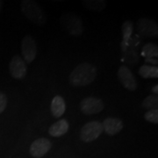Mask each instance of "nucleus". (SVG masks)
<instances>
[{"label": "nucleus", "mask_w": 158, "mask_h": 158, "mask_svg": "<svg viewBox=\"0 0 158 158\" xmlns=\"http://www.w3.org/2000/svg\"><path fill=\"white\" fill-rule=\"evenodd\" d=\"M117 75H118L120 83L124 86V88L130 91H135L136 90L137 88L136 79L128 67L127 66L119 67Z\"/></svg>", "instance_id": "10"}, {"label": "nucleus", "mask_w": 158, "mask_h": 158, "mask_svg": "<svg viewBox=\"0 0 158 158\" xmlns=\"http://www.w3.org/2000/svg\"><path fill=\"white\" fill-rule=\"evenodd\" d=\"M136 25L140 34L147 38H155L158 35L157 22L152 19L141 18Z\"/></svg>", "instance_id": "8"}, {"label": "nucleus", "mask_w": 158, "mask_h": 158, "mask_svg": "<svg viewBox=\"0 0 158 158\" xmlns=\"http://www.w3.org/2000/svg\"><path fill=\"white\" fill-rule=\"evenodd\" d=\"M7 102H8L7 96H6L4 92L0 91V114L6 109Z\"/></svg>", "instance_id": "20"}, {"label": "nucleus", "mask_w": 158, "mask_h": 158, "mask_svg": "<svg viewBox=\"0 0 158 158\" xmlns=\"http://www.w3.org/2000/svg\"><path fill=\"white\" fill-rule=\"evenodd\" d=\"M144 118L152 123V124H157L158 123V109L149 110L147 111L144 114Z\"/></svg>", "instance_id": "19"}, {"label": "nucleus", "mask_w": 158, "mask_h": 158, "mask_svg": "<svg viewBox=\"0 0 158 158\" xmlns=\"http://www.w3.org/2000/svg\"><path fill=\"white\" fill-rule=\"evenodd\" d=\"M98 69L91 63L82 62L69 74V83L75 87H84L91 84L97 77Z\"/></svg>", "instance_id": "1"}, {"label": "nucleus", "mask_w": 158, "mask_h": 158, "mask_svg": "<svg viewBox=\"0 0 158 158\" xmlns=\"http://www.w3.org/2000/svg\"><path fill=\"white\" fill-rule=\"evenodd\" d=\"M121 30H122V36H123V40L121 42L127 43L131 39V36L134 32V24L131 20H127L122 24Z\"/></svg>", "instance_id": "18"}, {"label": "nucleus", "mask_w": 158, "mask_h": 158, "mask_svg": "<svg viewBox=\"0 0 158 158\" xmlns=\"http://www.w3.org/2000/svg\"><path fill=\"white\" fill-rule=\"evenodd\" d=\"M61 23L64 29L72 36H80L85 32V27L82 18L73 13H66L61 17Z\"/></svg>", "instance_id": "3"}, {"label": "nucleus", "mask_w": 158, "mask_h": 158, "mask_svg": "<svg viewBox=\"0 0 158 158\" xmlns=\"http://www.w3.org/2000/svg\"><path fill=\"white\" fill-rule=\"evenodd\" d=\"M83 5L89 11H102L106 7V2L105 0H85Z\"/></svg>", "instance_id": "15"}, {"label": "nucleus", "mask_w": 158, "mask_h": 158, "mask_svg": "<svg viewBox=\"0 0 158 158\" xmlns=\"http://www.w3.org/2000/svg\"><path fill=\"white\" fill-rule=\"evenodd\" d=\"M103 133L102 123L93 120L85 124L80 130V138L85 142H91L97 140Z\"/></svg>", "instance_id": "4"}, {"label": "nucleus", "mask_w": 158, "mask_h": 158, "mask_svg": "<svg viewBox=\"0 0 158 158\" xmlns=\"http://www.w3.org/2000/svg\"><path fill=\"white\" fill-rule=\"evenodd\" d=\"M65 101L61 96L54 97L51 103V113L55 118H60L65 113Z\"/></svg>", "instance_id": "13"}, {"label": "nucleus", "mask_w": 158, "mask_h": 158, "mask_svg": "<svg viewBox=\"0 0 158 158\" xmlns=\"http://www.w3.org/2000/svg\"><path fill=\"white\" fill-rule=\"evenodd\" d=\"M2 8H3V2L0 0V12L2 11Z\"/></svg>", "instance_id": "22"}, {"label": "nucleus", "mask_w": 158, "mask_h": 158, "mask_svg": "<svg viewBox=\"0 0 158 158\" xmlns=\"http://www.w3.org/2000/svg\"><path fill=\"white\" fill-rule=\"evenodd\" d=\"M21 11L26 18L37 26H44L47 17L42 7L33 0H23L20 5Z\"/></svg>", "instance_id": "2"}, {"label": "nucleus", "mask_w": 158, "mask_h": 158, "mask_svg": "<svg viewBox=\"0 0 158 158\" xmlns=\"http://www.w3.org/2000/svg\"><path fill=\"white\" fill-rule=\"evenodd\" d=\"M141 106L142 109L144 110H154V109H157L158 106V97L157 95L155 94H151L148 96L141 102Z\"/></svg>", "instance_id": "17"}, {"label": "nucleus", "mask_w": 158, "mask_h": 158, "mask_svg": "<svg viewBox=\"0 0 158 158\" xmlns=\"http://www.w3.org/2000/svg\"><path fill=\"white\" fill-rule=\"evenodd\" d=\"M9 71L14 79L23 80L27 73V66L20 56H14L9 63Z\"/></svg>", "instance_id": "7"}, {"label": "nucleus", "mask_w": 158, "mask_h": 158, "mask_svg": "<svg viewBox=\"0 0 158 158\" xmlns=\"http://www.w3.org/2000/svg\"><path fill=\"white\" fill-rule=\"evenodd\" d=\"M141 56L145 57V59H155L158 56V47L153 42H148L143 47Z\"/></svg>", "instance_id": "16"}, {"label": "nucleus", "mask_w": 158, "mask_h": 158, "mask_svg": "<svg viewBox=\"0 0 158 158\" xmlns=\"http://www.w3.org/2000/svg\"><path fill=\"white\" fill-rule=\"evenodd\" d=\"M104 108V102L96 97H87L80 102V110L85 115H92L100 113Z\"/></svg>", "instance_id": "6"}, {"label": "nucleus", "mask_w": 158, "mask_h": 158, "mask_svg": "<svg viewBox=\"0 0 158 158\" xmlns=\"http://www.w3.org/2000/svg\"><path fill=\"white\" fill-rule=\"evenodd\" d=\"M69 128V124L68 120L62 118L51 125L48 129V133L53 137H61L68 132Z\"/></svg>", "instance_id": "12"}, {"label": "nucleus", "mask_w": 158, "mask_h": 158, "mask_svg": "<svg viewBox=\"0 0 158 158\" xmlns=\"http://www.w3.org/2000/svg\"><path fill=\"white\" fill-rule=\"evenodd\" d=\"M37 43L32 35H26L21 40V54L26 63H31L35 60L37 56Z\"/></svg>", "instance_id": "5"}, {"label": "nucleus", "mask_w": 158, "mask_h": 158, "mask_svg": "<svg viewBox=\"0 0 158 158\" xmlns=\"http://www.w3.org/2000/svg\"><path fill=\"white\" fill-rule=\"evenodd\" d=\"M152 91H153V94H155V95H157L158 93V85H156L154 87L152 88Z\"/></svg>", "instance_id": "21"}, {"label": "nucleus", "mask_w": 158, "mask_h": 158, "mask_svg": "<svg viewBox=\"0 0 158 158\" xmlns=\"http://www.w3.org/2000/svg\"><path fill=\"white\" fill-rule=\"evenodd\" d=\"M139 74L143 78H157L158 77V68L156 66H152L145 64L141 66L139 69Z\"/></svg>", "instance_id": "14"}, {"label": "nucleus", "mask_w": 158, "mask_h": 158, "mask_svg": "<svg viewBox=\"0 0 158 158\" xmlns=\"http://www.w3.org/2000/svg\"><path fill=\"white\" fill-rule=\"evenodd\" d=\"M52 142L49 139L41 137L39 138L31 144L29 148L30 155L34 158H41L50 150Z\"/></svg>", "instance_id": "9"}, {"label": "nucleus", "mask_w": 158, "mask_h": 158, "mask_svg": "<svg viewBox=\"0 0 158 158\" xmlns=\"http://www.w3.org/2000/svg\"><path fill=\"white\" fill-rule=\"evenodd\" d=\"M103 131L109 135H115L123 128V122L117 118L108 117L102 123Z\"/></svg>", "instance_id": "11"}]
</instances>
